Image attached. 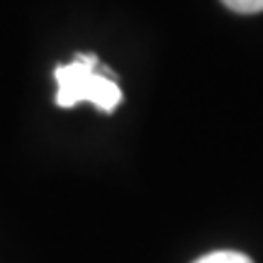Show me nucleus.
Instances as JSON below:
<instances>
[{"instance_id":"nucleus-3","label":"nucleus","mask_w":263,"mask_h":263,"mask_svg":"<svg viewBox=\"0 0 263 263\" xmlns=\"http://www.w3.org/2000/svg\"><path fill=\"white\" fill-rule=\"evenodd\" d=\"M229 10L241 12V15H254L263 10V0H222Z\"/></svg>"},{"instance_id":"nucleus-1","label":"nucleus","mask_w":263,"mask_h":263,"mask_svg":"<svg viewBox=\"0 0 263 263\" xmlns=\"http://www.w3.org/2000/svg\"><path fill=\"white\" fill-rule=\"evenodd\" d=\"M95 54H78L76 61L54 68L57 78V105L73 107L78 103H93L103 112H112L122 103V88L105 73H98Z\"/></svg>"},{"instance_id":"nucleus-2","label":"nucleus","mask_w":263,"mask_h":263,"mask_svg":"<svg viewBox=\"0 0 263 263\" xmlns=\"http://www.w3.org/2000/svg\"><path fill=\"white\" fill-rule=\"evenodd\" d=\"M195 263H254L246 254L239 251H212V254L197 258Z\"/></svg>"}]
</instances>
